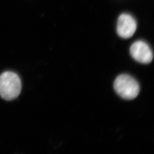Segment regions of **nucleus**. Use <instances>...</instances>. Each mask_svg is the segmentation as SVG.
<instances>
[{
  "label": "nucleus",
  "mask_w": 154,
  "mask_h": 154,
  "mask_svg": "<svg viewBox=\"0 0 154 154\" xmlns=\"http://www.w3.org/2000/svg\"><path fill=\"white\" fill-rule=\"evenodd\" d=\"M22 89L20 79L16 73L6 71L0 75V96L6 100L16 99Z\"/></svg>",
  "instance_id": "f257e3e1"
},
{
  "label": "nucleus",
  "mask_w": 154,
  "mask_h": 154,
  "mask_svg": "<svg viewBox=\"0 0 154 154\" xmlns=\"http://www.w3.org/2000/svg\"><path fill=\"white\" fill-rule=\"evenodd\" d=\"M115 91L121 97L132 100L137 97L140 92L138 82L131 76L121 74L115 79L114 83Z\"/></svg>",
  "instance_id": "f03ea898"
},
{
  "label": "nucleus",
  "mask_w": 154,
  "mask_h": 154,
  "mask_svg": "<svg viewBox=\"0 0 154 154\" xmlns=\"http://www.w3.org/2000/svg\"><path fill=\"white\" fill-rule=\"evenodd\" d=\"M137 29V23L131 15L123 14L118 18L117 26V32L121 38H129L135 32Z\"/></svg>",
  "instance_id": "20e7f679"
},
{
  "label": "nucleus",
  "mask_w": 154,
  "mask_h": 154,
  "mask_svg": "<svg viewBox=\"0 0 154 154\" xmlns=\"http://www.w3.org/2000/svg\"><path fill=\"white\" fill-rule=\"evenodd\" d=\"M134 60L143 64L150 63L153 58V52L146 42L138 41L132 45L130 50Z\"/></svg>",
  "instance_id": "7ed1b4c3"
}]
</instances>
